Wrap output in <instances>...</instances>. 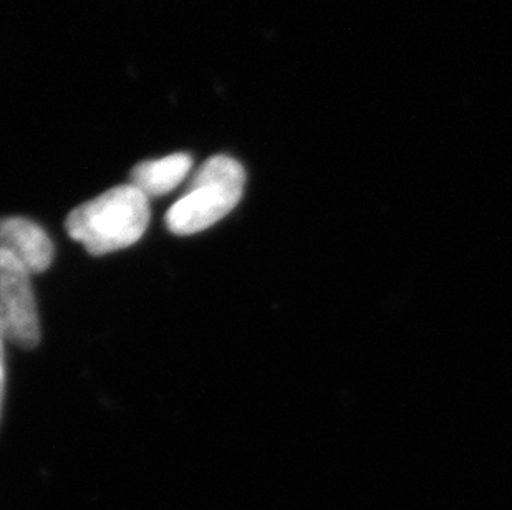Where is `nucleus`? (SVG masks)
I'll return each instance as SVG.
<instances>
[{
    "instance_id": "f257e3e1",
    "label": "nucleus",
    "mask_w": 512,
    "mask_h": 510,
    "mask_svg": "<svg viewBox=\"0 0 512 510\" xmlns=\"http://www.w3.org/2000/svg\"><path fill=\"white\" fill-rule=\"evenodd\" d=\"M150 201L133 184L118 186L68 214V236L93 255L110 254L140 241L150 224Z\"/></svg>"
},
{
    "instance_id": "f03ea898",
    "label": "nucleus",
    "mask_w": 512,
    "mask_h": 510,
    "mask_svg": "<svg viewBox=\"0 0 512 510\" xmlns=\"http://www.w3.org/2000/svg\"><path fill=\"white\" fill-rule=\"evenodd\" d=\"M246 173L236 159L214 156L194 174L188 193L166 212V227L178 236H191L214 226L241 201Z\"/></svg>"
},
{
    "instance_id": "7ed1b4c3",
    "label": "nucleus",
    "mask_w": 512,
    "mask_h": 510,
    "mask_svg": "<svg viewBox=\"0 0 512 510\" xmlns=\"http://www.w3.org/2000/svg\"><path fill=\"white\" fill-rule=\"evenodd\" d=\"M30 272L9 252L0 251V330L20 348L40 342L39 313Z\"/></svg>"
},
{
    "instance_id": "20e7f679",
    "label": "nucleus",
    "mask_w": 512,
    "mask_h": 510,
    "mask_svg": "<svg viewBox=\"0 0 512 510\" xmlns=\"http://www.w3.org/2000/svg\"><path fill=\"white\" fill-rule=\"evenodd\" d=\"M0 251L14 255L30 274L49 269L54 259L47 232L25 217H0Z\"/></svg>"
},
{
    "instance_id": "39448f33",
    "label": "nucleus",
    "mask_w": 512,
    "mask_h": 510,
    "mask_svg": "<svg viewBox=\"0 0 512 510\" xmlns=\"http://www.w3.org/2000/svg\"><path fill=\"white\" fill-rule=\"evenodd\" d=\"M191 166L193 159L184 153L145 161L131 171V184L140 189L148 199L165 196L183 183L191 171Z\"/></svg>"
},
{
    "instance_id": "423d86ee",
    "label": "nucleus",
    "mask_w": 512,
    "mask_h": 510,
    "mask_svg": "<svg viewBox=\"0 0 512 510\" xmlns=\"http://www.w3.org/2000/svg\"><path fill=\"white\" fill-rule=\"evenodd\" d=\"M5 342H7V340H5L4 333L0 330V416H2V405H4L5 393Z\"/></svg>"
}]
</instances>
